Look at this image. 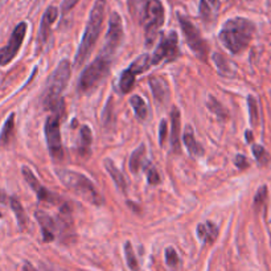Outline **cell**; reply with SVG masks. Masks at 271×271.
Instances as JSON below:
<instances>
[{
	"instance_id": "cell-1",
	"label": "cell",
	"mask_w": 271,
	"mask_h": 271,
	"mask_svg": "<svg viewBox=\"0 0 271 271\" xmlns=\"http://www.w3.org/2000/svg\"><path fill=\"white\" fill-rule=\"evenodd\" d=\"M254 32L255 25L249 19L233 18L225 22L220 31L219 39L229 52L237 54L247 48Z\"/></svg>"
},
{
	"instance_id": "cell-2",
	"label": "cell",
	"mask_w": 271,
	"mask_h": 271,
	"mask_svg": "<svg viewBox=\"0 0 271 271\" xmlns=\"http://www.w3.org/2000/svg\"><path fill=\"white\" fill-rule=\"evenodd\" d=\"M105 9H106V0H96V3L93 5L92 11H90V16H89L88 24L85 26V32H83L82 40L79 48L75 53V66L79 68L83 62L86 61L92 53V49L94 48L97 40L99 37L102 29V23L105 19Z\"/></svg>"
},
{
	"instance_id": "cell-3",
	"label": "cell",
	"mask_w": 271,
	"mask_h": 271,
	"mask_svg": "<svg viewBox=\"0 0 271 271\" xmlns=\"http://www.w3.org/2000/svg\"><path fill=\"white\" fill-rule=\"evenodd\" d=\"M70 72H72L70 61L62 60L49 77L48 85L44 92V106L45 109L50 110L52 113L61 114L62 106H64L61 93L69 82Z\"/></svg>"
},
{
	"instance_id": "cell-4",
	"label": "cell",
	"mask_w": 271,
	"mask_h": 271,
	"mask_svg": "<svg viewBox=\"0 0 271 271\" xmlns=\"http://www.w3.org/2000/svg\"><path fill=\"white\" fill-rule=\"evenodd\" d=\"M57 175L66 188L73 191L77 196L82 197L85 201L90 202L93 205H102L103 198L97 191L94 184L86 176L79 173V172H75V171L69 170L57 171Z\"/></svg>"
},
{
	"instance_id": "cell-5",
	"label": "cell",
	"mask_w": 271,
	"mask_h": 271,
	"mask_svg": "<svg viewBox=\"0 0 271 271\" xmlns=\"http://www.w3.org/2000/svg\"><path fill=\"white\" fill-rule=\"evenodd\" d=\"M110 64H111V57L99 54L90 65L83 70L82 74L79 77L78 89L81 92L88 93L94 89L101 82L102 78H105L106 74L109 73Z\"/></svg>"
},
{
	"instance_id": "cell-6",
	"label": "cell",
	"mask_w": 271,
	"mask_h": 271,
	"mask_svg": "<svg viewBox=\"0 0 271 271\" xmlns=\"http://www.w3.org/2000/svg\"><path fill=\"white\" fill-rule=\"evenodd\" d=\"M142 23L145 25L146 44L147 47H151L164 24V5L160 0H149Z\"/></svg>"
},
{
	"instance_id": "cell-7",
	"label": "cell",
	"mask_w": 271,
	"mask_h": 271,
	"mask_svg": "<svg viewBox=\"0 0 271 271\" xmlns=\"http://www.w3.org/2000/svg\"><path fill=\"white\" fill-rule=\"evenodd\" d=\"M177 19H179L180 25H181V29H183V33L185 36V40L188 43L189 48L192 49L193 53L198 58H201L202 61H206L209 48L206 45L205 40L202 39V36L200 35L198 29L193 25V23L188 18L183 16L181 13H177Z\"/></svg>"
},
{
	"instance_id": "cell-8",
	"label": "cell",
	"mask_w": 271,
	"mask_h": 271,
	"mask_svg": "<svg viewBox=\"0 0 271 271\" xmlns=\"http://www.w3.org/2000/svg\"><path fill=\"white\" fill-rule=\"evenodd\" d=\"M60 118L61 114L53 113L45 122V138L48 143L49 153L56 162H61L64 159V148H62L61 132H60Z\"/></svg>"
},
{
	"instance_id": "cell-9",
	"label": "cell",
	"mask_w": 271,
	"mask_h": 271,
	"mask_svg": "<svg viewBox=\"0 0 271 271\" xmlns=\"http://www.w3.org/2000/svg\"><path fill=\"white\" fill-rule=\"evenodd\" d=\"M179 56V37L175 31H171L168 35H164L159 43L156 52L151 58V65H156L163 60L167 62L173 61Z\"/></svg>"
},
{
	"instance_id": "cell-10",
	"label": "cell",
	"mask_w": 271,
	"mask_h": 271,
	"mask_svg": "<svg viewBox=\"0 0 271 271\" xmlns=\"http://www.w3.org/2000/svg\"><path fill=\"white\" fill-rule=\"evenodd\" d=\"M123 39V26H122V19L119 16L118 12H113L110 16L109 20V29L106 33L105 45L102 48V53L103 56L113 57L117 48L121 45V41Z\"/></svg>"
},
{
	"instance_id": "cell-11",
	"label": "cell",
	"mask_w": 271,
	"mask_h": 271,
	"mask_svg": "<svg viewBox=\"0 0 271 271\" xmlns=\"http://www.w3.org/2000/svg\"><path fill=\"white\" fill-rule=\"evenodd\" d=\"M26 33V23H20L13 29L12 35L9 37L8 44L4 48L0 49V65H7L12 61L18 54L19 49L22 47L24 37Z\"/></svg>"
},
{
	"instance_id": "cell-12",
	"label": "cell",
	"mask_w": 271,
	"mask_h": 271,
	"mask_svg": "<svg viewBox=\"0 0 271 271\" xmlns=\"http://www.w3.org/2000/svg\"><path fill=\"white\" fill-rule=\"evenodd\" d=\"M22 172L26 183L29 184V187H31V188L35 191L36 195H37L39 200H41V201H48L50 202V204H58V202L61 201V200H60V197H57L56 195L48 192V191L45 189V187H43V185L40 184L39 180L36 179V176L33 175V172H32L28 167H23Z\"/></svg>"
},
{
	"instance_id": "cell-13",
	"label": "cell",
	"mask_w": 271,
	"mask_h": 271,
	"mask_svg": "<svg viewBox=\"0 0 271 271\" xmlns=\"http://www.w3.org/2000/svg\"><path fill=\"white\" fill-rule=\"evenodd\" d=\"M57 16H58V9L54 5L48 7L44 15H43L39 29V41H41V44L47 43V40H48L49 35H50V28H52L53 23L56 22Z\"/></svg>"
},
{
	"instance_id": "cell-14",
	"label": "cell",
	"mask_w": 271,
	"mask_h": 271,
	"mask_svg": "<svg viewBox=\"0 0 271 271\" xmlns=\"http://www.w3.org/2000/svg\"><path fill=\"white\" fill-rule=\"evenodd\" d=\"M36 220L39 221L40 227H41V232H43V238L45 242H50L54 238V232H56V223L53 221V219L48 213L45 212H36L35 213Z\"/></svg>"
},
{
	"instance_id": "cell-15",
	"label": "cell",
	"mask_w": 271,
	"mask_h": 271,
	"mask_svg": "<svg viewBox=\"0 0 271 271\" xmlns=\"http://www.w3.org/2000/svg\"><path fill=\"white\" fill-rule=\"evenodd\" d=\"M103 164H105V168L107 170V172H109V175L111 176V179L114 180V183H115V185L118 187L122 192H126V188H127V181L126 179H124V176H123V173L121 172V171L117 168V166L114 164V162L111 160V159H105V162H103Z\"/></svg>"
},
{
	"instance_id": "cell-16",
	"label": "cell",
	"mask_w": 271,
	"mask_h": 271,
	"mask_svg": "<svg viewBox=\"0 0 271 271\" xmlns=\"http://www.w3.org/2000/svg\"><path fill=\"white\" fill-rule=\"evenodd\" d=\"M197 236L206 244H212V242H215V240L219 236V227L210 221H206L205 223H200L197 226Z\"/></svg>"
},
{
	"instance_id": "cell-17",
	"label": "cell",
	"mask_w": 271,
	"mask_h": 271,
	"mask_svg": "<svg viewBox=\"0 0 271 271\" xmlns=\"http://www.w3.org/2000/svg\"><path fill=\"white\" fill-rule=\"evenodd\" d=\"M171 123H172V132H171V143L175 152L180 151V111L176 107L171 113Z\"/></svg>"
},
{
	"instance_id": "cell-18",
	"label": "cell",
	"mask_w": 271,
	"mask_h": 271,
	"mask_svg": "<svg viewBox=\"0 0 271 271\" xmlns=\"http://www.w3.org/2000/svg\"><path fill=\"white\" fill-rule=\"evenodd\" d=\"M149 0H127L128 11L131 13V18L134 22L142 23L145 18V12Z\"/></svg>"
},
{
	"instance_id": "cell-19",
	"label": "cell",
	"mask_w": 271,
	"mask_h": 271,
	"mask_svg": "<svg viewBox=\"0 0 271 271\" xmlns=\"http://www.w3.org/2000/svg\"><path fill=\"white\" fill-rule=\"evenodd\" d=\"M184 143L187 146L189 153L193 156H201L204 155V148L197 143V140L195 139V134H193V128L191 126H187L185 132H184Z\"/></svg>"
},
{
	"instance_id": "cell-20",
	"label": "cell",
	"mask_w": 271,
	"mask_h": 271,
	"mask_svg": "<svg viewBox=\"0 0 271 271\" xmlns=\"http://www.w3.org/2000/svg\"><path fill=\"white\" fill-rule=\"evenodd\" d=\"M90 146H92V131L88 126H82L81 131H79V155L83 158L89 156L90 155Z\"/></svg>"
},
{
	"instance_id": "cell-21",
	"label": "cell",
	"mask_w": 271,
	"mask_h": 271,
	"mask_svg": "<svg viewBox=\"0 0 271 271\" xmlns=\"http://www.w3.org/2000/svg\"><path fill=\"white\" fill-rule=\"evenodd\" d=\"M149 86L152 89L153 98L159 102H164L167 98V93H168V88L164 79L159 78V77H153L149 79Z\"/></svg>"
},
{
	"instance_id": "cell-22",
	"label": "cell",
	"mask_w": 271,
	"mask_h": 271,
	"mask_svg": "<svg viewBox=\"0 0 271 271\" xmlns=\"http://www.w3.org/2000/svg\"><path fill=\"white\" fill-rule=\"evenodd\" d=\"M130 103H131L132 109L135 111L136 117L140 119V121H146L148 118V106L146 105L145 99L139 96H132L131 99H130Z\"/></svg>"
},
{
	"instance_id": "cell-23",
	"label": "cell",
	"mask_w": 271,
	"mask_h": 271,
	"mask_svg": "<svg viewBox=\"0 0 271 271\" xmlns=\"http://www.w3.org/2000/svg\"><path fill=\"white\" fill-rule=\"evenodd\" d=\"M13 128H15V114H11L8 119L5 121L3 130L0 132V146L8 145L13 135Z\"/></svg>"
},
{
	"instance_id": "cell-24",
	"label": "cell",
	"mask_w": 271,
	"mask_h": 271,
	"mask_svg": "<svg viewBox=\"0 0 271 271\" xmlns=\"http://www.w3.org/2000/svg\"><path fill=\"white\" fill-rule=\"evenodd\" d=\"M135 77L136 74L132 72L130 68L126 69L121 75V79H119V89L122 93H128L134 88V83H135Z\"/></svg>"
},
{
	"instance_id": "cell-25",
	"label": "cell",
	"mask_w": 271,
	"mask_h": 271,
	"mask_svg": "<svg viewBox=\"0 0 271 271\" xmlns=\"http://www.w3.org/2000/svg\"><path fill=\"white\" fill-rule=\"evenodd\" d=\"M145 153H146V146L142 145L138 149H135L132 152L131 158H130V170H131L132 173H136L139 172L140 167L143 164V160H145Z\"/></svg>"
},
{
	"instance_id": "cell-26",
	"label": "cell",
	"mask_w": 271,
	"mask_h": 271,
	"mask_svg": "<svg viewBox=\"0 0 271 271\" xmlns=\"http://www.w3.org/2000/svg\"><path fill=\"white\" fill-rule=\"evenodd\" d=\"M11 208H12L13 213L16 216L19 227H20L22 230H24L26 226V215L25 212H24V208H23V205L20 204V201H19L18 198H15V197L11 198Z\"/></svg>"
},
{
	"instance_id": "cell-27",
	"label": "cell",
	"mask_w": 271,
	"mask_h": 271,
	"mask_svg": "<svg viewBox=\"0 0 271 271\" xmlns=\"http://www.w3.org/2000/svg\"><path fill=\"white\" fill-rule=\"evenodd\" d=\"M212 60H213V62H215V65L216 68H217V70L220 72V74L221 75L232 74V68H230V64H229V61H227L222 54L215 53V54L212 56Z\"/></svg>"
},
{
	"instance_id": "cell-28",
	"label": "cell",
	"mask_w": 271,
	"mask_h": 271,
	"mask_svg": "<svg viewBox=\"0 0 271 271\" xmlns=\"http://www.w3.org/2000/svg\"><path fill=\"white\" fill-rule=\"evenodd\" d=\"M247 107H249V115H250V123L251 126L257 127L259 123V110H258V102L253 96L247 97Z\"/></svg>"
},
{
	"instance_id": "cell-29",
	"label": "cell",
	"mask_w": 271,
	"mask_h": 271,
	"mask_svg": "<svg viewBox=\"0 0 271 271\" xmlns=\"http://www.w3.org/2000/svg\"><path fill=\"white\" fill-rule=\"evenodd\" d=\"M208 109L212 111V113H215L219 118L221 119H226L227 118V111L226 109L223 107L221 103H220L217 99H216L215 97H209V99H208Z\"/></svg>"
},
{
	"instance_id": "cell-30",
	"label": "cell",
	"mask_w": 271,
	"mask_h": 271,
	"mask_svg": "<svg viewBox=\"0 0 271 271\" xmlns=\"http://www.w3.org/2000/svg\"><path fill=\"white\" fill-rule=\"evenodd\" d=\"M124 253H126V261L128 267H130L132 271L139 270V265H138V261H136L135 253H134V249H132L131 242H126V245H124Z\"/></svg>"
},
{
	"instance_id": "cell-31",
	"label": "cell",
	"mask_w": 271,
	"mask_h": 271,
	"mask_svg": "<svg viewBox=\"0 0 271 271\" xmlns=\"http://www.w3.org/2000/svg\"><path fill=\"white\" fill-rule=\"evenodd\" d=\"M253 153H254V158H255V160H257L259 164H262V166L267 164V162H269V153H267V151L263 148L262 146L254 145Z\"/></svg>"
},
{
	"instance_id": "cell-32",
	"label": "cell",
	"mask_w": 271,
	"mask_h": 271,
	"mask_svg": "<svg viewBox=\"0 0 271 271\" xmlns=\"http://www.w3.org/2000/svg\"><path fill=\"white\" fill-rule=\"evenodd\" d=\"M166 263L167 266H170L171 269H175L179 265V255L172 246L166 249Z\"/></svg>"
},
{
	"instance_id": "cell-33",
	"label": "cell",
	"mask_w": 271,
	"mask_h": 271,
	"mask_svg": "<svg viewBox=\"0 0 271 271\" xmlns=\"http://www.w3.org/2000/svg\"><path fill=\"white\" fill-rule=\"evenodd\" d=\"M266 198H267V188L263 185V187L259 188V191L257 192V195H255V198H254V208H255V210H258L259 208L265 204Z\"/></svg>"
},
{
	"instance_id": "cell-34",
	"label": "cell",
	"mask_w": 271,
	"mask_h": 271,
	"mask_svg": "<svg viewBox=\"0 0 271 271\" xmlns=\"http://www.w3.org/2000/svg\"><path fill=\"white\" fill-rule=\"evenodd\" d=\"M167 136H168V123L166 119H163L160 122V126H159V142L162 146L166 145Z\"/></svg>"
},
{
	"instance_id": "cell-35",
	"label": "cell",
	"mask_w": 271,
	"mask_h": 271,
	"mask_svg": "<svg viewBox=\"0 0 271 271\" xmlns=\"http://www.w3.org/2000/svg\"><path fill=\"white\" fill-rule=\"evenodd\" d=\"M147 179H148V183L155 185V184L160 183V177H159V173L156 168H153V167H149L147 168Z\"/></svg>"
},
{
	"instance_id": "cell-36",
	"label": "cell",
	"mask_w": 271,
	"mask_h": 271,
	"mask_svg": "<svg viewBox=\"0 0 271 271\" xmlns=\"http://www.w3.org/2000/svg\"><path fill=\"white\" fill-rule=\"evenodd\" d=\"M78 1L79 0H64L61 4L62 13H68L69 11H72V9L74 8L75 4H77Z\"/></svg>"
},
{
	"instance_id": "cell-37",
	"label": "cell",
	"mask_w": 271,
	"mask_h": 271,
	"mask_svg": "<svg viewBox=\"0 0 271 271\" xmlns=\"http://www.w3.org/2000/svg\"><path fill=\"white\" fill-rule=\"evenodd\" d=\"M234 163H236V166L241 170H245L246 167H249V162H247V159L244 156V155H237L236 159H234Z\"/></svg>"
},
{
	"instance_id": "cell-38",
	"label": "cell",
	"mask_w": 271,
	"mask_h": 271,
	"mask_svg": "<svg viewBox=\"0 0 271 271\" xmlns=\"http://www.w3.org/2000/svg\"><path fill=\"white\" fill-rule=\"evenodd\" d=\"M200 13H201V16L204 19L209 18L210 8H209V4L206 3L205 0H201V3H200Z\"/></svg>"
},
{
	"instance_id": "cell-39",
	"label": "cell",
	"mask_w": 271,
	"mask_h": 271,
	"mask_svg": "<svg viewBox=\"0 0 271 271\" xmlns=\"http://www.w3.org/2000/svg\"><path fill=\"white\" fill-rule=\"evenodd\" d=\"M24 271H37L35 269V267L32 266L31 263H25V265H24Z\"/></svg>"
},
{
	"instance_id": "cell-40",
	"label": "cell",
	"mask_w": 271,
	"mask_h": 271,
	"mask_svg": "<svg viewBox=\"0 0 271 271\" xmlns=\"http://www.w3.org/2000/svg\"><path fill=\"white\" fill-rule=\"evenodd\" d=\"M0 202H3V204L7 202V196H5V193L1 189H0Z\"/></svg>"
},
{
	"instance_id": "cell-41",
	"label": "cell",
	"mask_w": 271,
	"mask_h": 271,
	"mask_svg": "<svg viewBox=\"0 0 271 271\" xmlns=\"http://www.w3.org/2000/svg\"><path fill=\"white\" fill-rule=\"evenodd\" d=\"M246 139H247V142H251V139H253V135L250 131H246Z\"/></svg>"
},
{
	"instance_id": "cell-42",
	"label": "cell",
	"mask_w": 271,
	"mask_h": 271,
	"mask_svg": "<svg viewBox=\"0 0 271 271\" xmlns=\"http://www.w3.org/2000/svg\"><path fill=\"white\" fill-rule=\"evenodd\" d=\"M205 1H208V3H209V4H212V5H216V4H217V1H219V0H205Z\"/></svg>"
}]
</instances>
